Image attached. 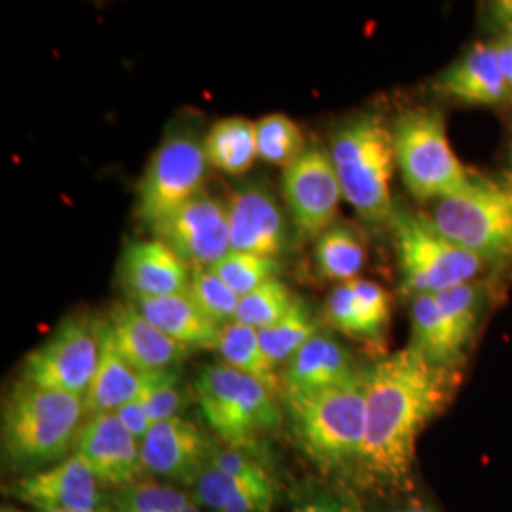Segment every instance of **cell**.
Wrapping results in <instances>:
<instances>
[{
	"label": "cell",
	"instance_id": "44",
	"mask_svg": "<svg viewBox=\"0 0 512 512\" xmlns=\"http://www.w3.org/2000/svg\"><path fill=\"white\" fill-rule=\"evenodd\" d=\"M2 512H23V511H16V509H2Z\"/></svg>",
	"mask_w": 512,
	"mask_h": 512
},
{
	"label": "cell",
	"instance_id": "14",
	"mask_svg": "<svg viewBox=\"0 0 512 512\" xmlns=\"http://www.w3.org/2000/svg\"><path fill=\"white\" fill-rule=\"evenodd\" d=\"M217 446L194 421L183 416L158 421L141 440L145 473L175 486L192 488L202 476Z\"/></svg>",
	"mask_w": 512,
	"mask_h": 512
},
{
	"label": "cell",
	"instance_id": "18",
	"mask_svg": "<svg viewBox=\"0 0 512 512\" xmlns=\"http://www.w3.org/2000/svg\"><path fill=\"white\" fill-rule=\"evenodd\" d=\"M365 376L353 355L334 336L317 332L300 349L281 376L283 397L308 395L325 389L353 384Z\"/></svg>",
	"mask_w": 512,
	"mask_h": 512
},
{
	"label": "cell",
	"instance_id": "32",
	"mask_svg": "<svg viewBox=\"0 0 512 512\" xmlns=\"http://www.w3.org/2000/svg\"><path fill=\"white\" fill-rule=\"evenodd\" d=\"M139 399L147 406L152 423L181 416L186 401L181 366L141 372Z\"/></svg>",
	"mask_w": 512,
	"mask_h": 512
},
{
	"label": "cell",
	"instance_id": "10",
	"mask_svg": "<svg viewBox=\"0 0 512 512\" xmlns=\"http://www.w3.org/2000/svg\"><path fill=\"white\" fill-rule=\"evenodd\" d=\"M203 141L192 133H171L152 154L137 186V219L150 230L200 198L207 179Z\"/></svg>",
	"mask_w": 512,
	"mask_h": 512
},
{
	"label": "cell",
	"instance_id": "42",
	"mask_svg": "<svg viewBox=\"0 0 512 512\" xmlns=\"http://www.w3.org/2000/svg\"><path fill=\"white\" fill-rule=\"evenodd\" d=\"M384 512H439L435 507H431L427 501H423L420 497H408L399 501L397 505L387 507Z\"/></svg>",
	"mask_w": 512,
	"mask_h": 512
},
{
	"label": "cell",
	"instance_id": "11",
	"mask_svg": "<svg viewBox=\"0 0 512 512\" xmlns=\"http://www.w3.org/2000/svg\"><path fill=\"white\" fill-rule=\"evenodd\" d=\"M283 196L302 238L325 234L338 215L342 186L329 152L311 147L283 173Z\"/></svg>",
	"mask_w": 512,
	"mask_h": 512
},
{
	"label": "cell",
	"instance_id": "38",
	"mask_svg": "<svg viewBox=\"0 0 512 512\" xmlns=\"http://www.w3.org/2000/svg\"><path fill=\"white\" fill-rule=\"evenodd\" d=\"M217 471L224 475L245 480V482H270L274 480L268 473V469L262 465L260 459H256L255 452L251 450H239L224 446L215 450L211 463Z\"/></svg>",
	"mask_w": 512,
	"mask_h": 512
},
{
	"label": "cell",
	"instance_id": "25",
	"mask_svg": "<svg viewBox=\"0 0 512 512\" xmlns=\"http://www.w3.org/2000/svg\"><path fill=\"white\" fill-rule=\"evenodd\" d=\"M192 503L211 512H272L277 501L275 480L245 482L207 465L190 488Z\"/></svg>",
	"mask_w": 512,
	"mask_h": 512
},
{
	"label": "cell",
	"instance_id": "43",
	"mask_svg": "<svg viewBox=\"0 0 512 512\" xmlns=\"http://www.w3.org/2000/svg\"><path fill=\"white\" fill-rule=\"evenodd\" d=\"M181 512H200V507H196V505L190 501V503H188Z\"/></svg>",
	"mask_w": 512,
	"mask_h": 512
},
{
	"label": "cell",
	"instance_id": "3",
	"mask_svg": "<svg viewBox=\"0 0 512 512\" xmlns=\"http://www.w3.org/2000/svg\"><path fill=\"white\" fill-rule=\"evenodd\" d=\"M365 376L342 387L283 397L298 448L323 475L355 473L359 465L366 433Z\"/></svg>",
	"mask_w": 512,
	"mask_h": 512
},
{
	"label": "cell",
	"instance_id": "45",
	"mask_svg": "<svg viewBox=\"0 0 512 512\" xmlns=\"http://www.w3.org/2000/svg\"><path fill=\"white\" fill-rule=\"evenodd\" d=\"M69 512H109V511H69Z\"/></svg>",
	"mask_w": 512,
	"mask_h": 512
},
{
	"label": "cell",
	"instance_id": "23",
	"mask_svg": "<svg viewBox=\"0 0 512 512\" xmlns=\"http://www.w3.org/2000/svg\"><path fill=\"white\" fill-rule=\"evenodd\" d=\"M141 372H137L116 348L107 319H101V355L92 385L84 399L88 416L114 414L139 397Z\"/></svg>",
	"mask_w": 512,
	"mask_h": 512
},
{
	"label": "cell",
	"instance_id": "37",
	"mask_svg": "<svg viewBox=\"0 0 512 512\" xmlns=\"http://www.w3.org/2000/svg\"><path fill=\"white\" fill-rule=\"evenodd\" d=\"M289 512H366L359 497L344 486L311 484Z\"/></svg>",
	"mask_w": 512,
	"mask_h": 512
},
{
	"label": "cell",
	"instance_id": "28",
	"mask_svg": "<svg viewBox=\"0 0 512 512\" xmlns=\"http://www.w3.org/2000/svg\"><path fill=\"white\" fill-rule=\"evenodd\" d=\"M366 251L361 238L344 224H332L315 243V264L319 274L332 281L348 283L357 279L365 266Z\"/></svg>",
	"mask_w": 512,
	"mask_h": 512
},
{
	"label": "cell",
	"instance_id": "24",
	"mask_svg": "<svg viewBox=\"0 0 512 512\" xmlns=\"http://www.w3.org/2000/svg\"><path fill=\"white\" fill-rule=\"evenodd\" d=\"M410 325L412 336L408 348L431 365L461 370L467 349L461 346L450 321L440 310L435 294H418L412 298Z\"/></svg>",
	"mask_w": 512,
	"mask_h": 512
},
{
	"label": "cell",
	"instance_id": "6",
	"mask_svg": "<svg viewBox=\"0 0 512 512\" xmlns=\"http://www.w3.org/2000/svg\"><path fill=\"white\" fill-rule=\"evenodd\" d=\"M431 222L486 266L512 268V177L473 175L458 194L437 202Z\"/></svg>",
	"mask_w": 512,
	"mask_h": 512
},
{
	"label": "cell",
	"instance_id": "15",
	"mask_svg": "<svg viewBox=\"0 0 512 512\" xmlns=\"http://www.w3.org/2000/svg\"><path fill=\"white\" fill-rule=\"evenodd\" d=\"M73 456L82 459L103 486L124 490L145 482L141 442L116 414L88 416L74 440Z\"/></svg>",
	"mask_w": 512,
	"mask_h": 512
},
{
	"label": "cell",
	"instance_id": "17",
	"mask_svg": "<svg viewBox=\"0 0 512 512\" xmlns=\"http://www.w3.org/2000/svg\"><path fill=\"white\" fill-rule=\"evenodd\" d=\"M118 277L129 298H162L188 293L192 268L164 241L145 239L124 249Z\"/></svg>",
	"mask_w": 512,
	"mask_h": 512
},
{
	"label": "cell",
	"instance_id": "27",
	"mask_svg": "<svg viewBox=\"0 0 512 512\" xmlns=\"http://www.w3.org/2000/svg\"><path fill=\"white\" fill-rule=\"evenodd\" d=\"M217 351L222 363L236 368L243 374H249L262 384L268 385L277 395H283L281 378L277 376V366L268 359L260 344L258 330L247 327L239 321H230L220 329Z\"/></svg>",
	"mask_w": 512,
	"mask_h": 512
},
{
	"label": "cell",
	"instance_id": "7",
	"mask_svg": "<svg viewBox=\"0 0 512 512\" xmlns=\"http://www.w3.org/2000/svg\"><path fill=\"white\" fill-rule=\"evenodd\" d=\"M395 162L408 192L420 200L440 202L458 194L471 173L461 165L446 135L444 114L437 109L403 110L393 126Z\"/></svg>",
	"mask_w": 512,
	"mask_h": 512
},
{
	"label": "cell",
	"instance_id": "9",
	"mask_svg": "<svg viewBox=\"0 0 512 512\" xmlns=\"http://www.w3.org/2000/svg\"><path fill=\"white\" fill-rule=\"evenodd\" d=\"M101 355V319L88 313L65 317L23 359L19 382L86 399Z\"/></svg>",
	"mask_w": 512,
	"mask_h": 512
},
{
	"label": "cell",
	"instance_id": "20",
	"mask_svg": "<svg viewBox=\"0 0 512 512\" xmlns=\"http://www.w3.org/2000/svg\"><path fill=\"white\" fill-rule=\"evenodd\" d=\"M327 319L342 334L355 340L378 342L391 317V298L374 281L353 279L340 283L327 300Z\"/></svg>",
	"mask_w": 512,
	"mask_h": 512
},
{
	"label": "cell",
	"instance_id": "29",
	"mask_svg": "<svg viewBox=\"0 0 512 512\" xmlns=\"http://www.w3.org/2000/svg\"><path fill=\"white\" fill-rule=\"evenodd\" d=\"M319 332V323L308 302L298 296L293 310L268 329L258 330L260 344L275 366L287 365Z\"/></svg>",
	"mask_w": 512,
	"mask_h": 512
},
{
	"label": "cell",
	"instance_id": "46",
	"mask_svg": "<svg viewBox=\"0 0 512 512\" xmlns=\"http://www.w3.org/2000/svg\"><path fill=\"white\" fill-rule=\"evenodd\" d=\"M511 177H512V145H511Z\"/></svg>",
	"mask_w": 512,
	"mask_h": 512
},
{
	"label": "cell",
	"instance_id": "1",
	"mask_svg": "<svg viewBox=\"0 0 512 512\" xmlns=\"http://www.w3.org/2000/svg\"><path fill=\"white\" fill-rule=\"evenodd\" d=\"M459 372L427 363L406 348L366 370V433L357 478L366 486L403 490L420 435L452 401Z\"/></svg>",
	"mask_w": 512,
	"mask_h": 512
},
{
	"label": "cell",
	"instance_id": "30",
	"mask_svg": "<svg viewBox=\"0 0 512 512\" xmlns=\"http://www.w3.org/2000/svg\"><path fill=\"white\" fill-rule=\"evenodd\" d=\"M256 148L262 162L285 169L308 150L302 129L281 112L268 114L256 122Z\"/></svg>",
	"mask_w": 512,
	"mask_h": 512
},
{
	"label": "cell",
	"instance_id": "21",
	"mask_svg": "<svg viewBox=\"0 0 512 512\" xmlns=\"http://www.w3.org/2000/svg\"><path fill=\"white\" fill-rule=\"evenodd\" d=\"M435 90L446 99L480 107L499 105L512 97L499 71L492 42H478L458 57L435 80Z\"/></svg>",
	"mask_w": 512,
	"mask_h": 512
},
{
	"label": "cell",
	"instance_id": "19",
	"mask_svg": "<svg viewBox=\"0 0 512 512\" xmlns=\"http://www.w3.org/2000/svg\"><path fill=\"white\" fill-rule=\"evenodd\" d=\"M122 357L137 372H152L181 365L192 349L165 336L131 302H116L105 317Z\"/></svg>",
	"mask_w": 512,
	"mask_h": 512
},
{
	"label": "cell",
	"instance_id": "36",
	"mask_svg": "<svg viewBox=\"0 0 512 512\" xmlns=\"http://www.w3.org/2000/svg\"><path fill=\"white\" fill-rule=\"evenodd\" d=\"M110 501L114 512H181L192 499L169 484L139 482L118 490Z\"/></svg>",
	"mask_w": 512,
	"mask_h": 512
},
{
	"label": "cell",
	"instance_id": "16",
	"mask_svg": "<svg viewBox=\"0 0 512 512\" xmlns=\"http://www.w3.org/2000/svg\"><path fill=\"white\" fill-rule=\"evenodd\" d=\"M232 251L277 258L289 247L285 213L274 192L262 181L236 188L226 202Z\"/></svg>",
	"mask_w": 512,
	"mask_h": 512
},
{
	"label": "cell",
	"instance_id": "22",
	"mask_svg": "<svg viewBox=\"0 0 512 512\" xmlns=\"http://www.w3.org/2000/svg\"><path fill=\"white\" fill-rule=\"evenodd\" d=\"M148 321L188 349H217L220 327L188 293L162 298H129Z\"/></svg>",
	"mask_w": 512,
	"mask_h": 512
},
{
	"label": "cell",
	"instance_id": "13",
	"mask_svg": "<svg viewBox=\"0 0 512 512\" xmlns=\"http://www.w3.org/2000/svg\"><path fill=\"white\" fill-rule=\"evenodd\" d=\"M4 494L38 512L109 511L112 505L103 484L73 454L54 467L18 476L4 488Z\"/></svg>",
	"mask_w": 512,
	"mask_h": 512
},
{
	"label": "cell",
	"instance_id": "34",
	"mask_svg": "<svg viewBox=\"0 0 512 512\" xmlns=\"http://www.w3.org/2000/svg\"><path fill=\"white\" fill-rule=\"evenodd\" d=\"M435 296H437L440 310L450 321L461 346L469 349V346L475 342L478 323H480L482 302L486 298L482 287L471 281V283H463L458 287H452L448 291H442V293L435 294Z\"/></svg>",
	"mask_w": 512,
	"mask_h": 512
},
{
	"label": "cell",
	"instance_id": "33",
	"mask_svg": "<svg viewBox=\"0 0 512 512\" xmlns=\"http://www.w3.org/2000/svg\"><path fill=\"white\" fill-rule=\"evenodd\" d=\"M211 270L224 279L239 296L253 293L270 279H275L281 262L279 258H270V256L253 255V253H243V251H230Z\"/></svg>",
	"mask_w": 512,
	"mask_h": 512
},
{
	"label": "cell",
	"instance_id": "31",
	"mask_svg": "<svg viewBox=\"0 0 512 512\" xmlns=\"http://www.w3.org/2000/svg\"><path fill=\"white\" fill-rule=\"evenodd\" d=\"M296 300L298 296H294L293 291L275 277L253 293L241 296L234 321L256 330L268 329L293 310Z\"/></svg>",
	"mask_w": 512,
	"mask_h": 512
},
{
	"label": "cell",
	"instance_id": "26",
	"mask_svg": "<svg viewBox=\"0 0 512 512\" xmlns=\"http://www.w3.org/2000/svg\"><path fill=\"white\" fill-rule=\"evenodd\" d=\"M203 150L209 165L228 175L247 173L256 158V122L230 116L215 122L203 137Z\"/></svg>",
	"mask_w": 512,
	"mask_h": 512
},
{
	"label": "cell",
	"instance_id": "40",
	"mask_svg": "<svg viewBox=\"0 0 512 512\" xmlns=\"http://www.w3.org/2000/svg\"><path fill=\"white\" fill-rule=\"evenodd\" d=\"M492 46H494L495 59H497L501 76L512 93V38L501 37L492 42Z\"/></svg>",
	"mask_w": 512,
	"mask_h": 512
},
{
	"label": "cell",
	"instance_id": "8",
	"mask_svg": "<svg viewBox=\"0 0 512 512\" xmlns=\"http://www.w3.org/2000/svg\"><path fill=\"white\" fill-rule=\"evenodd\" d=\"M404 293L439 294L471 283L484 270L478 256L444 238L431 219L395 207L389 222Z\"/></svg>",
	"mask_w": 512,
	"mask_h": 512
},
{
	"label": "cell",
	"instance_id": "5",
	"mask_svg": "<svg viewBox=\"0 0 512 512\" xmlns=\"http://www.w3.org/2000/svg\"><path fill=\"white\" fill-rule=\"evenodd\" d=\"M194 393L207 425L230 448L255 452L283 420L275 391L222 361L200 368Z\"/></svg>",
	"mask_w": 512,
	"mask_h": 512
},
{
	"label": "cell",
	"instance_id": "12",
	"mask_svg": "<svg viewBox=\"0 0 512 512\" xmlns=\"http://www.w3.org/2000/svg\"><path fill=\"white\" fill-rule=\"evenodd\" d=\"M190 268H211L232 251L228 207L202 194L152 228Z\"/></svg>",
	"mask_w": 512,
	"mask_h": 512
},
{
	"label": "cell",
	"instance_id": "2",
	"mask_svg": "<svg viewBox=\"0 0 512 512\" xmlns=\"http://www.w3.org/2000/svg\"><path fill=\"white\" fill-rule=\"evenodd\" d=\"M86 403L69 393L19 382L2 406V467L27 476L69 458Z\"/></svg>",
	"mask_w": 512,
	"mask_h": 512
},
{
	"label": "cell",
	"instance_id": "39",
	"mask_svg": "<svg viewBox=\"0 0 512 512\" xmlns=\"http://www.w3.org/2000/svg\"><path fill=\"white\" fill-rule=\"evenodd\" d=\"M120 421L124 423V427L128 429L129 433L135 437V439L141 440L147 437L150 427L154 425L150 420V414H148L147 406L143 404V401L137 397L133 399L131 403L124 404L118 412H114Z\"/></svg>",
	"mask_w": 512,
	"mask_h": 512
},
{
	"label": "cell",
	"instance_id": "35",
	"mask_svg": "<svg viewBox=\"0 0 512 512\" xmlns=\"http://www.w3.org/2000/svg\"><path fill=\"white\" fill-rule=\"evenodd\" d=\"M188 294L220 327L236 319L241 296L211 268H192Z\"/></svg>",
	"mask_w": 512,
	"mask_h": 512
},
{
	"label": "cell",
	"instance_id": "41",
	"mask_svg": "<svg viewBox=\"0 0 512 512\" xmlns=\"http://www.w3.org/2000/svg\"><path fill=\"white\" fill-rule=\"evenodd\" d=\"M492 19L503 31V37L512 38V0L492 4Z\"/></svg>",
	"mask_w": 512,
	"mask_h": 512
},
{
	"label": "cell",
	"instance_id": "4",
	"mask_svg": "<svg viewBox=\"0 0 512 512\" xmlns=\"http://www.w3.org/2000/svg\"><path fill=\"white\" fill-rule=\"evenodd\" d=\"M330 160L346 202L372 228L389 226L395 205L391 179L395 171L393 133L384 118L366 112L334 129Z\"/></svg>",
	"mask_w": 512,
	"mask_h": 512
}]
</instances>
